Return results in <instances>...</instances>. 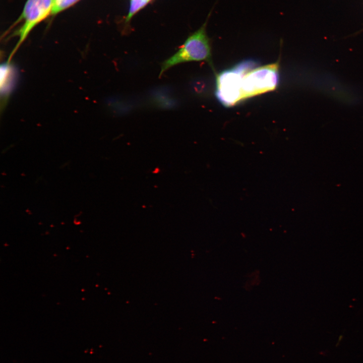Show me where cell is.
Instances as JSON below:
<instances>
[{
  "label": "cell",
  "mask_w": 363,
  "mask_h": 363,
  "mask_svg": "<svg viewBox=\"0 0 363 363\" xmlns=\"http://www.w3.org/2000/svg\"><path fill=\"white\" fill-rule=\"evenodd\" d=\"M257 66V62L246 59L216 75L215 95L222 105L229 107L241 101L242 78L246 73Z\"/></svg>",
  "instance_id": "2"
},
{
  "label": "cell",
  "mask_w": 363,
  "mask_h": 363,
  "mask_svg": "<svg viewBox=\"0 0 363 363\" xmlns=\"http://www.w3.org/2000/svg\"><path fill=\"white\" fill-rule=\"evenodd\" d=\"M18 79V71L11 61L4 63L1 66V106L7 103L9 97L15 89Z\"/></svg>",
  "instance_id": "5"
},
{
  "label": "cell",
  "mask_w": 363,
  "mask_h": 363,
  "mask_svg": "<svg viewBox=\"0 0 363 363\" xmlns=\"http://www.w3.org/2000/svg\"><path fill=\"white\" fill-rule=\"evenodd\" d=\"M279 63L257 66L246 73L241 82V101L274 91L279 81Z\"/></svg>",
  "instance_id": "3"
},
{
  "label": "cell",
  "mask_w": 363,
  "mask_h": 363,
  "mask_svg": "<svg viewBox=\"0 0 363 363\" xmlns=\"http://www.w3.org/2000/svg\"><path fill=\"white\" fill-rule=\"evenodd\" d=\"M80 0H53L51 15H55L72 7Z\"/></svg>",
  "instance_id": "7"
},
{
  "label": "cell",
  "mask_w": 363,
  "mask_h": 363,
  "mask_svg": "<svg viewBox=\"0 0 363 363\" xmlns=\"http://www.w3.org/2000/svg\"><path fill=\"white\" fill-rule=\"evenodd\" d=\"M211 13L200 28L187 37L178 50L162 63L159 77L172 67L187 62L205 61L213 68L210 40L206 32Z\"/></svg>",
  "instance_id": "1"
},
{
  "label": "cell",
  "mask_w": 363,
  "mask_h": 363,
  "mask_svg": "<svg viewBox=\"0 0 363 363\" xmlns=\"http://www.w3.org/2000/svg\"><path fill=\"white\" fill-rule=\"evenodd\" d=\"M153 1L154 0H129L128 11L124 20L123 30L125 33L128 32L132 18Z\"/></svg>",
  "instance_id": "6"
},
{
  "label": "cell",
  "mask_w": 363,
  "mask_h": 363,
  "mask_svg": "<svg viewBox=\"0 0 363 363\" xmlns=\"http://www.w3.org/2000/svg\"><path fill=\"white\" fill-rule=\"evenodd\" d=\"M53 0H27L23 10L15 25L21 23L13 36L18 37V41L9 60L17 50L33 29L51 14Z\"/></svg>",
  "instance_id": "4"
}]
</instances>
